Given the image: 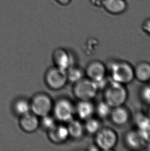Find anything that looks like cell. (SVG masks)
Segmentation results:
<instances>
[{
	"label": "cell",
	"instance_id": "obj_1",
	"mask_svg": "<svg viewBox=\"0 0 150 151\" xmlns=\"http://www.w3.org/2000/svg\"><path fill=\"white\" fill-rule=\"evenodd\" d=\"M110 80L126 85L135 79L134 67L129 63L124 60L112 62L108 69Z\"/></svg>",
	"mask_w": 150,
	"mask_h": 151
},
{
	"label": "cell",
	"instance_id": "obj_2",
	"mask_svg": "<svg viewBox=\"0 0 150 151\" xmlns=\"http://www.w3.org/2000/svg\"><path fill=\"white\" fill-rule=\"evenodd\" d=\"M104 100L112 108L123 106L128 98V91L126 85L110 80L104 90Z\"/></svg>",
	"mask_w": 150,
	"mask_h": 151
},
{
	"label": "cell",
	"instance_id": "obj_3",
	"mask_svg": "<svg viewBox=\"0 0 150 151\" xmlns=\"http://www.w3.org/2000/svg\"><path fill=\"white\" fill-rule=\"evenodd\" d=\"M118 141L117 133L110 127H102L95 135V145L99 150L112 151Z\"/></svg>",
	"mask_w": 150,
	"mask_h": 151
},
{
	"label": "cell",
	"instance_id": "obj_4",
	"mask_svg": "<svg viewBox=\"0 0 150 151\" xmlns=\"http://www.w3.org/2000/svg\"><path fill=\"white\" fill-rule=\"evenodd\" d=\"M75 84L74 93L79 101H92L99 92L97 84L87 78Z\"/></svg>",
	"mask_w": 150,
	"mask_h": 151
},
{
	"label": "cell",
	"instance_id": "obj_5",
	"mask_svg": "<svg viewBox=\"0 0 150 151\" xmlns=\"http://www.w3.org/2000/svg\"><path fill=\"white\" fill-rule=\"evenodd\" d=\"M53 109L55 119L61 122H69L75 114V106L69 100L64 99L58 101L53 105Z\"/></svg>",
	"mask_w": 150,
	"mask_h": 151
},
{
	"label": "cell",
	"instance_id": "obj_6",
	"mask_svg": "<svg viewBox=\"0 0 150 151\" xmlns=\"http://www.w3.org/2000/svg\"><path fill=\"white\" fill-rule=\"evenodd\" d=\"M31 110L38 116L49 114L53 109V105L51 98L45 94H38L33 99L31 103Z\"/></svg>",
	"mask_w": 150,
	"mask_h": 151
},
{
	"label": "cell",
	"instance_id": "obj_7",
	"mask_svg": "<svg viewBox=\"0 0 150 151\" xmlns=\"http://www.w3.org/2000/svg\"><path fill=\"white\" fill-rule=\"evenodd\" d=\"M45 80L48 86L54 90L63 88L67 82L66 71L56 67L49 70Z\"/></svg>",
	"mask_w": 150,
	"mask_h": 151
},
{
	"label": "cell",
	"instance_id": "obj_8",
	"mask_svg": "<svg viewBox=\"0 0 150 151\" xmlns=\"http://www.w3.org/2000/svg\"><path fill=\"white\" fill-rule=\"evenodd\" d=\"M84 72L87 78L98 83L107 77L108 68L102 61L94 60L87 65Z\"/></svg>",
	"mask_w": 150,
	"mask_h": 151
},
{
	"label": "cell",
	"instance_id": "obj_9",
	"mask_svg": "<svg viewBox=\"0 0 150 151\" xmlns=\"http://www.w3.org/2000/svg\"><path fill=\"white\" fill-rule=\"evenodd\" d=\"M124 142L128 147L134 150H139L146 147L147 143L138 129L127 132L124 136Z\"/></svg>",
	"mask_w": 150,
	"mask_h": 151
},
{
	"label": "cell",
	"instance_id": "obj_10",
	"mask_svg": "<svg viewBox=\"0 0 150 151\" xmlns=\"http://www.w3.org/2000/svg\"><path fill=\"white\" fill-rule=\"evenodd\" d=\"M109 118L114 124L122 127L130 121L131 114L125 106H118L112 108Z\"/></svg>",
	"mask_w": 150,
	"mask_h": 151
},
{
	"label": "cell",
	"instance_id": "obj_11",
	"mask_svg": "<svg viewBox=\"0 0 150 151\" xmlns=\"http://www.w3.org/2000/svg\"><path fill=\"white\" fill-rule=\"evenodd\" d=\"M56 67L66 71L73 67L74 57L71 53L63 49H58L55 51L53 56Z\"/></svg>",
	"mask_w": 150,
	"mask_h": 151
},
{
	"label": "cell",
	"instance_id": "obj_12",
	"mask_svg": "<svg viewBox=\"0 0 150 151\" xmlns=\"http://www.w3.org/2000/svg\"><path fill=\"white\" fill-rule=\"evenodd\" d=\"M95 111V105L91 101H80L75 106V114L79 118L85 121L93 116Z\"/></svg>",
	"mask_w": 150,
	"mask_h": 151
},
{
	"label": "cell",
	"instance_id": "obj_13",
	"mask_svg": "<svg viewBox=\"0 0 150 151\" xmlns=\"http://www.w3.org/2000/svg\"><path fill=\"white\" fill-rule=\"evenodd\" d=\"M49 138L55 143H61L66 141L69 136L67 127L63 125H56L49 131Z\"/></svg>",
	"mask_w": 150,
	"mask_h": 151
},
{
	"label": "cell",
	"instance_id": "obj_14",
	"mask_svg": "<svg viewBox=\"0 0 150 151\" xmlns=\"http://www.w3.org/2000/svg\"><path fill=\"white\" fill-rule=\"evenodd\" d=\"M134 77L139 82L146 83L150 81V63L141 61L134 67Z\"/></svg>",
	"mask_w": 150,
	"mask_h": 151
},
{
	"label": "cell",
	"instance_id": "obj_15",
	"mask_svg": "<svg viewBox=\"0 0 150 151\" xmlns=\"http://www.w3.org/2000/svg\"><path fill=\"white\" fill-rule=\"evenodd\" d=\"M20 124L23 130L26 132L31 133L38 128L40 122L37 116L29 112L21 116Z\"/></svg>",
	"mask_w": 150,
	"mask_h": 151
},
{
	"label": "cell",
	"instance_id": "obj_16",
	"mask_svg": "<svg viewBox=\"0 0 150 151\" xmlns=\"http://www.w3.org/2000/svg\"><path fill=\"white\" fill-rule=\"evenodd\" d=\"M102 5L108 12L114 14H121L127 7L125 0H103Z\"/></svg>",
	"mask_w": 150,
	"mask_h": 151
},
{
	"label": "cell",
	"instance_id": "obj_17",
	"mask_svg": "<svg viewBox=\"0 0 150 151\" xmlns=\"http://www.w3.org/2000/svg\"><path fill=\"white\" fill-rule=\"evenodd\" d=\"M67 123V127L69 136L74 139H80L82 138L85 132L84 124L80 121L74 119Z\"/></svg>",
	"mask_w": 150,
	"mask_h": 151
},
{
	"label": "cell",
	"instance_id": "obj_18",
	"mask_svg": "<svg viewBox=\"0 0 150 151\" xmlns=\"http://www.w3.org/2000/svg\"><path fill=\"white\" fill-rule=\"evenodd\" d=\"M112 109V107L103 100L98 102L95 105V114H97L99 119L109 118Z\"/></svg>",
	"mask_w": 150,
	"mask_h": 151
},
{
	"label": "cell",
	"instance_id": "obj_19",
	"mask_svg": "<svg viewBox=\"0 0 150 151\" xmlns=\"http://www.w3.org/2000/svg\"><path fill=\"white\" fill-rule=\"evenodd\" d=\"M85 121L84 127L85 132H87L89 134L95 135L101 129V123L98 118H96L92 116L86 120Z\"/></svg>",
	"mask_w": 150,
	"mask_h": 151
},
{
	"label": "cell",
	"instance_id": "obj_20",
	"mask_svg": "<svg viewBox=\"0 0 150 151\" xmlns=\"http://www.w3.org/2000/svg\"><path fill=\"white\" fill-rule=\"evenodd\" d=\"M85 72L78 68H70L66 70L67 80L71 83H76L84 78Z\"/></svg>",
	"mask_w": 150,
	"mask_h": 151
},
{
	"label": "cell",
	"instance_id": "obj_21",
	"mask_svg": "<svg viewBox=\"0 0 150 151\" xmlns=\"http://www.w3.org/2000/svg\"><path fill=\"white\" fill-rule=\"evenodd\" d=\"M14 110L18 115L21 116H24L31 112V103L25 100H19L14 104Z\"/></svg>",
	"mask_w": 150,
	"mask_h": 151
},
{
	"label": "cell",
	"instance_id": "obj_22",
	"mask_svg": "<svg viewBox=\"0 0 150 151\" xmlns=\"http://www.w3.org/2000/svg\"><path fill=\"white\" fill-rule=\"evenodd\" d=\"M135 124L137 129L142 131L150 125V119L149 118L144 112L138 114L135 119Z\"/></svg>",
	"mask_w": 150,
	"mask_h": 151
},
{
	"label": "cell",
	"instance_id": "obj_23",
	"mask_svg": "<svg viewBox=\"0 0 150 151\" xmlns=\"http://www.w3.org/2000/svg\"><path fill=\"white\" fill-rule=\"evenodd\" d=\"M41 124L44 129L49 131L53 129L57 125L56 123V119L54 117L49 116V114L41 117Z\"/></svg>",
	"mask_w": 150,
	"mask_h": 151
},
{
	"label": "cell",
	"instance_id": "obj_24",
	"mask_svg": "<svg viewBox=\"0 0 150 151\" xmlns=\"http://www.w3.org/2000/svg\"><path fill=\"white\" fill-rule=\"evenodd\" d=\"M140 96L145 105L150 104V85L144 86L140 92Z\"/></svg>",
	"mask_w": 150,
	"mask_h": 151
},
{
	"label": "cell",
	"instance_id": "obj_25",
	"mask_svg": "<svg viewBox=\"0 0 150 151\" xmlns=\"http://www.w3.org/2000/svg\"><path fill=\"white\" fill-rule=\"evenodd\" d=\"M140 131L146 142H150V125L144 130Z\"/></svg>",
	"mask_w": 150,
	"mask_h": 151
},
{
	"label": "cell",
	"instance_id": "obj_26",
	"mask_svg": "<svg viewBox=\"0 0 150 151\" xmlns=\"http://www.w3.org/2000/svg\"><path fill=\"white\" fill-rule=\"evenodd\" d=\"M142 27L144 32L150 35V19H147L143 23Z\"/></svg>",
	"mask_w": 150,
	"mask_h": 151
},
{
	"label": "cell",
	"instance_id": "obj_27",
	"mask_svg": "<svg viewBox=\"0 0 150 151\" xmlns=\"http://www.w3.org/2000/svg\"><path fill=\"white\" fill-rule=\"evenodd\" d=\"M71 0H57V1L59 2V3L63 5H66L69 4V2H71Z\"/></svg>",
	"mask_w": 150,
	"mask_h": 151
},
{
	"label": "cell",
	"instance_id": "obj_28",
	"mask_svg": "<svg viewBox=\"0 0 150 151\" xmlns=\"http://www.w3.org/2000/svg\"><path fill=\"white\" fill-rule=\"evenodd\" d=\"M146 147L148 150H150V142H148V143H146Z\"/></svg>",
	"mask_w": 150,
	"mask_h": 151
}]
</instances>
